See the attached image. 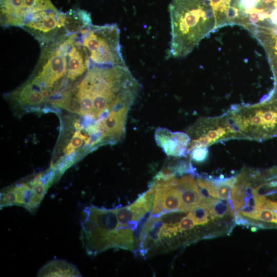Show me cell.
Listing matches in <instances>:
<instances>
[{"instance_id": "4", "label": "cell", "mask_w": 277, "mask_h": 277, "mask_svg": "<svg viewBox=\"0 0 277 277\" xmlns=\"http://www.w3.org/2000/svg\"><path fill=\"white\" fill-rule=\"evenodd\" d=\"M81 240L87 253L94 256L116 248L119 221L115 208L86 207L81 222Z\"/></svg>"}, {"instance_id": "7", "label": "cell", "mask_w": 277, "mask_h": 277, "mask_svg": "<svg viewBox=\"0 0 277 277\" xmlns=\"http://www.w3.org/2000/svg\"><path fill=\"white\" fill-rule=\"evenodd\" d=\"M1 26L22 27L35 14L57 8L51 0H0Z\"/></svg>"}, {"instance_id": "13", "label": "cell", "mask_w": 277, "mask_h": 277, "mask_svg": "<svg viewBox=\"0 0 277 277\" xmlns=\"http://www.w3.org/2000/svg\"><path fill=\"white\" fill-rule=\"evenodd\" d=\"M250 1L253 8V11L249 15V17L259 12H264L270 14L274 10L277 9V0Z\"/></svg>"}, {"instance_id": "15", "label": "cell", "mask_w": 277, "mask_h": 277, "mask_svg": "<svg viewBox=\"0 0 277 277\" xmlns=\"http://www.w3.org/2000/svg\"><path fill=\"white\" fill-rule=\"evenodd\" d=\"M208 150L205 147L195 148L191 151V156L196 162H203L206 159Z\"/></svg>"}, {"instance_id": "1", "label": "cell", "mask_w": 277, "mask_h": 277, "mask_svg": "<svg viewBox=\"0 0 277 277\" xmlns=\"http://www.w3.org/2000/svg\"><path fill=\"white\" fill-rule=\"evenodd\" d=\"M90 67L80 33L67 35L41 47L38 62L28 81L39 88L46 98L69 91L71 83L83 77Z\"/></svg>"}, {"instance_id": "3", "label": "cell", "mask_w": 277, "mask_h": 277, "mask_svg": "<svg viewBox=\"0 0 277 277\" xmlns=\"http://www.w3.org/2000/svg\"><path fill=\"white\" fill-rule=\"evenodd\" d=\"M90 21L89 13L84 10L76 8L66 12L49 10L35 14L22 28L31 34L42 47L65 35L80 32Z\"/></svg>"}, {"instance_id": "9", "label": "cell", "mask_w": 277, "mask_h": 277, "mask_svg": "<svg viewBox=\"0 0 277 277\" xmlns=\"http://www.w3.org/2000/svg\"><path fill=\"white\" fill-rule=\"evenodd\" d=\"M37 276H81L74 264L62 259L53 260L42 267Z\"/></svg>"}, {"instance_id": "11", "label": "cell", "mask_w": 277, "mask_h": 277, "mask_svg": "<svg viewBox=\"0 0 277 277\" xmlns=\"http://www.w3.org/2000/svg\"><path fill=\"white\" fill-rule=\"evenodd\" d=\"M207 204L211 220L223 217L227 213L234 216L228 200L212 197L208 201Z\"/></svg>"}, {"instance_id": "6", "label": "cell", "mask_w": 277, "mask_h": 277, "mask_svg": "<svg viewBox=\"0 0 277 277\" xmlns=\"http://www.w3.org/2000/svg\"><path fill=\"white\" fill-rule=\"evenodd\" d=\"M43 173H39L27 182L16 184L1 192V209L6 206H22L30 212H34L39 206L48 188L44 182Z\"/></svg>"}, {"instance_id": "10", "label": "cell", "mask_w": 277, "mask_h": 277, "mask_svg": "<svg viewBox=\"0 0 277 277\" xmlns=\"http://www.w3.org/2000/svg\"><path fill=\"white\" fill-rule=\"evenodd\" d=\"M11 96L20 104L29 106H38L46 101L41 93L33 90L25 83L14 90Z\"/></svg>"}, {"instance_id": "8", "label": "cell", "mask_w": 277, "mask_h": 277, "mask_svg": "<svg viewBox=\"0 0 277 277\" xmlns=\"http://www.w3.org/2000/svg\"><path fill=\"white\" fill-rule=\"evenodd\" d=\"M154 137L157 144L168 156L180 157L188 153L190 138L187 134L159 128L155 132Z\"/></svg>"}, {"instance_id": "14", "label": "cell", "mask_w": 277, "mask_h": 277, "mask_svg": "<svg viewBox=\"0 0 277 277\" xmlns=\"http://www.w3.org/2000/svg\"><path fill=\"white\" fill-rule=\"evenodd\" d=\"M84 140L86 144H88V146L89 145V137L82 134L79 131H76L68 145L64 149V152L65 154L66 155L69 154L74 151L75 149L80 147L82 145Z\"/></svg>"}, {"instance_id": "5", "label": "cell", "mask_w": 277, "mask_h": 277, "mask_svg": "<svg viewBox=\"0 0 277 277\" xmlns=\"http://www.w3.org/2000/svg\"><path fill=\"white\" fill-rule=\"evenodd\" d=\"M80 39L90 66L126 65L120 44V30L116 24H91L80 32Z\"/></svg>"}, {"instance_id": "2", "label": "cell", "mask_w": 277, "mask_h": 277, "mask_svg": "<svg viewBox=\"0 0 277 277\" xmlns=\"http://www.w3.org/2000/svg\"><path fill=\"white\" fill-rule=\"evenodd\" d=\"M171 23L170 55L184 57L217 28L209 0H173L169 7Z\"/></svg>"}, {"instance_id": "12", "label": "cell", "mask_w": 277, "mask_h": 277, "mask_svg": "<svg viewBox=\"0 0 277 277\" xmlns=\"http://www.w3.org/2000/svg\"><path fill=\"white\" fill-rule=\"evenodd\" d=\"M258 37L265 46L272 62L275 74L277 73V33H266Z\"/></svg>"}]
</instances>
